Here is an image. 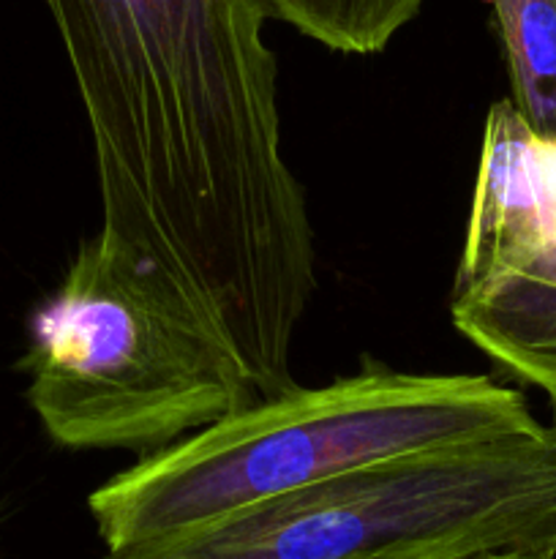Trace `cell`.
Listing matches in <instances>:
<instances>
[{
    "label": "cell",
    "mask_w": 556,
    "mask_h": 559,
    "mask_svg": "<svg viewBox=\"0 0 556 559\" xmlns=\"http://www.w3.org/2000/svg\"><path fill=\"white\" fill-rule=\"evenodd\" d=\"M44 3L90 131L109 243L183 300L243 293L314 251L259 0Z\"/></svg>",
    "instance_id": "6da1fadb"
},
{
    "label": "cell",
    "mask_w": 556,
    "mask_h": 559,
    "mask_svg": "<svg viewBox=\"0 0 556 559\" xmlns=\"http://www.w3.org/2000/svg\"><path fill=\"white\" fill-rule=\"evenodd\" d=\"M516 388L385 364L287 388L136 459L87 497L104 551L129 549L273 497L428 448L534 429Z\"/></svg>",
    "instance_id": "7a4b0ae2"
},
{
    "label": "cell",
    "mask_w": 556,
    "mask_h": 559,
    "mask_svg": "<svg viewBox=\"0 0 556 559\" xmlns=\"http://www.w3.org/2000/svg\"><path fill=\"white\" fill-rule=\"evenodd\" d=\"M556 551V420L428 448L101 559H472Z\"/></svg>",
    "instance_id": "3957f363"
},
{
    "label": "cell",
    "mask_w": 556,
    "mask_h": 559,
    "mask_svg": "<svg viewBox=\"0 0 556 559\" xmlns=\"http://www.w3.org/2000/svg\"><path fill=\"white\" fill-rule=\"evenodd\" d=\"M20 369L38 424L69 451L147 456L259 399L101 233L80 240L60 287L33 311Z\"/></svg>",
    "instance_id": "277c9868"
},
{
    "label": "cell",
    "mask_w": 556,
    "mask_h": 559,
    "mask_svg": "<svg viewBox=\"0 0 556 559\" xmlns=\"http://www.w3.org/2000/svg\"><path fill=\"white\" fill-rule=\"evenodd\" d=\"M551 238H556V142L534 134L505 98L485 118L452 287L474 282Z\"/></svg>",
    "instance_id": "5b68a950"
},
{
    "label": "cell",
    "mask_w": 556,
    "mask_h": 559,
    "mask_svg": "<svg viewBox=\"0 0 556 559\" xmlns=\"http://www.w3.org/2000/svg\"><path fill=\"white\" fill-rule=\"evenodd\" d=\"M452 325L556 413V238L452 287Z\"/></svg>",
    "instance_id": "8992f818"
},
{
    "label": "cell",
    "mask_w": 556,
    "mask_h": 559,
    "mask_svg": "<svg viewBox=\"0 0 556 559\" xmlns=\"http://www.w3.org/2000/svg\"><path fill=\"white\" fill-rule=\"evenodd\" d=\"M510 76V104L543 140L556 142V0H485Z\"/></svg>",
    "instance_id": "52a82bcc"
},
{
    "label": "cell",
    "mask_w": 556,
    "mask_h": 559,
    "mask_svg": "<svg viewBox=\"0 0 556 559\" xmlns=\"http://www.w3.org/2000/svg\"><path fill=\"white\" fill-rule=\"evenodd\" d=\"M267 16L341 55H376L423 11L425 0H259Z\"/></svg>",
    "instance_id": "ba28073f"
},
{
    "label": "cell",
    "mask_w": 556,
    "mask_h": 559,
    "mask_svg": "<svg viewBox=\"0 0 556 559\" xmlns=\"http://www.w3.org/2000/svg\"><path fill=\"white\" fill-rule=\"evenodd\" d=\"M472 559H556V551H494Z\"/></svg>",
    "instance_id": "9c48e42d"
}]
</instances>
